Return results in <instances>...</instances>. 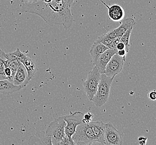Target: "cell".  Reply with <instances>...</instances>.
Wrapping results in <instances>:
<instances>
[{"label": "cell", "instance_id": "obj_1", "mask_svg": "<svg viewBox=\"0 0 156 145\" xmlns=\"http://www.w3.org/2000/svg\"><path fill=\"white\" fill-rule=\"evenodd\" d=\"M22 11L37 15L50 25H62L66 30L71 28L73 22L67 0H52L50 2L39 0L35 3H22Z\"/></svg>", "mask_w": 156, "mask_h": 145}, {"label": "cell", "instance_id": "obj_2", "mask_svg": "<svg viewBox=\"0 0 156 145\" xmlns=\"http://www.w3.org/2000/svg\"><path fill=\"white\" fill-rule=\"evenodd\" d=\"M113 79L105 74H101L97 91L92 100L97 107L102 106L108 101Z\"/></svg>", "mask_w": 156, "mask_h": 145}, {"label": "cell", "instance_id": "obj_3", "mask_svg": "<svg viewBox=\"0 0 156 145\" xmlns=\"http://www.w3.org/2000/svg\"><path fill=\"white\" fill-rule=\"evenodd\" d=\"M72 139L76 145L98 144L94 136L89 123H81L76 128Z\"/></svg>", "mask_w": 156, "mask_h": 145}, {"label": "cell", "instance_id": "obj_4", "mask_svg": "<svg viewBox=\"0 0 156 145\" xmlns=\"http://www.w3.org/2000/svg\"><path fill=\"white\" fill-rule=\"evenodd\" d=\"M66 125V121L64 120L63 116L55 118L48 125L46 132L51 137L53 145H58L65 136V128Z\"/></svg>", "mask_w": 156, "mask_h": 145}, {"label": "cell", "instance_id": "obj_5", "mask_svg": "<svg viewBox=\"0 0 156 145\" xmlns=\"http://www.w3.org/2000/svg\"><path fill=\"white\" fill-rule=\"evenodd\" d=\"M101 74L100 70L97 66H94L88 72L86 80L83 84L84 91L90 101H92L97 91Z\"/></svg>", "mask_w": 156, "mask_h": 145}, {"label": "cell", "instance_id": "obj_6", "mask_svg": "<svg viewBox=\"0 0 156 145\" xmlns=\"http://www.w3.org/2000/svg\"><path fill=\"white\" fill-rule=\"evenodd\" d=\"M69 114L63 116L66 121V125L65 128V132L66 136L72 137L75 133L77 127L82 123V119L84 113L80 111H77L74 113L69 112Z\"/></svg>", "mask_w": 156, "mask_h": 145}, {"label": "cell", "instance_id": "obj_7", "mask_svg": "<svg viewBox=\"0 0 156 145\" xmlns=\"http://www.w3.org/2000/svg\"><path fill=\"white\" fill-rule=\"evenodd\" d=\"M126 58L121 57L117 53L115 54L107 64L104 74L111 78H115V76L122 72Z\"/></svg>", "mask_w": 156, "mask_h": 145}, {"label": "cell", "instance_id": "obj_8", "mask_svg": "<svg viewBox=\"0 0 156 145\" xmlns=\"http://www.w3.org/2000/svg\"><path fill=\"white\" fill-rule=\"evenodd\" d=\"M104 138L105 145H121L123 143L121 133L111 123H106Z\"/></svg>", "mask_w": 156, "mask_h": 145}, {"label": "cell", "instance_id": "obj_9", "mask_svg": "<svg viewBox=\"0 0 156 145\" xmlns=\"http://www.w3.org/2000/svg\"><path fill=\"white\" fill-rule=\"evenodd\" d=\"M89 124L97 143L98 144L105 145L104 136L106 123H104L102 121H91Z\"/></svg>", "mask_w": 156, "mask_h": 145}, {"label": "cell", "instance_id": "obj_10", "mask_svg": "<svg viewBox=\"0 0 156 145\" xmlns=\"http://www.w3.org/2000/svg\"><path fill=\"white\" fill-rule=\"evenodd\" d=\"M30 81V79L28 78L27 70L24 65L21 64L15 74L13 83L14 85L19 86L21 88H23L28 84Z\"/></svg>", "mask_w": 156, "mask_h": 145}, {"label": "cell", "instance_id": "obj_11", "mask_svg": "<svg viewBox=\"0 0 156 145\" xmlns=\"http://www.w3.org/2000/svg\"><path fill=\"white\" fill-rule=\"evenodd\" d=\"M117 49H108L101 54L98 59L96 63L94 64L95 66H97L100 70L101 74H104L107 64L115 54L117 53Z\"/></svg>", "mask_w": 156, "mask_h": 145}, {"label": "cell", "instance_id": "obj_12", "mask_svg": "<svg viewBox=\"0 0 156 145\" xmlns=\"http://www.w3.org/2000/svg\"><path fill=\"white\" fill-rule=\"evenodd\" d=\"M28 145H53L52 138L48 135L46 131H38L31 136L28 141Z\"/></svg>", "mask_w": 156, "mask_h": 145}, {"label": "cell", "instance_id": "obj_13", "mask_svg": "<svg viewBox=\"0 0 156 145\" xmlns=\"http://www.w3.org/2000/svg\"><path fill=\"white\" fill-rule=\"evenodd\" d=\"M102 3L104 4L108 9V16L109 19L113 21L118 22L122 21L125 17V11L122 6L119 5H113L109 6L103 2L102 0H100Z\"/></svg>", "mask_w": 156, "mask_h": 145}, {"label": "cell", "instance_id": "obj_14", "mask_svg": "<svg viewBox=\"0 0 156 145\" xmlns=\"http://www.w3.org/2000/svg\"><path fill=\"white\" fill-rule=\"evenodd\" d=\"M19 86L14 85L13 83L7 79L0 80V93L3 95H12L21 89Z\"/></svg>", "mask_w": 156, "mask_h": 145}, {"label": "cell", "instance_id": "obj_15", "mask_svg": "<svg viewBox=\"0 0 156 145\" xmlns=\"http://www.w3.org/2000/svg\"><path fill=\"white\" fill-rule=\"evenodd\" d=\"M107 49H108V47L103 44L97 41L94 43L90 50V54L92 57L94 65L96 63L100 55Z\"/></svg>", "mask_w": 156, "mask_h": 145}, {"label": "cell", "instance_id": "obj_16", "mask_svg": "<svg viewBox=\"0 0 156 145\" xmlns=\"http://www.w3.org/2000/svg\"><path fill=\"white\" fill-rule=\"evenodd\" d=\"M19 60L25 66L27 72L28 78L31 80L37 71V68L34 60H32L31 58L26 55Z\"/></svg>", "mask_w": 156, "mask_h": 145}, {"label": "cell", "instance_id": "obj_17", "mask_svg": "<svg viewBox=\"0 0 156 145\" xmlns=\"http://www.w3.org/2000/svg\"><path fill=\"white\" fill-rule=\"evenodd\" d=\"M136 22L132 18L122 20L121 21V25L119 28H115V32L117 35V37L121 38L122 35L125 34L126 32L132 28H133L135 25Z\"/></svg>", "mask_w": 156, "mask_h": 145}, {"label": "cell", "instance_id": "obj_18", "mask_svg": "<svg viewBox=\"0 0 156 145\" xmlns=\"http://www.w3.org/2000/svg\"><path fill=\"white\" fill-rule=\"evenodd\" d=\"M132 29H133V28L128 29V30L123 35H122L121 38V39H120V41L125 44V50H126L127 53L129 50V47H130L129 38H130V36L131 34Z\"/></svg>", "mask_w": 156, "mask_h": 145}, {"label": "cell", "instance_id": "obj_19", "mask_svg": "<svg viewBox=\"0 0 156 145\" xmlns=\"http://www.w3.org/2000/svg\"><path fill=\"white\" fill-rule=\"evenodd\" d=\"M114 39L108 38V37H107L105 35V34H103V35H101V36L97 38V40H96V41L101 43L103 44L106 45V46L108 47V46H109V45L112 42L113 40Z\"/></svg>", "mask_w": 156, "mask_h": 145}, {"label": "cell", "instance_id": "obj_20", "mask_svg": "<svg viewBox=\"0 0 156 145\" xmlns=\"http://www.w3.org/2000/svg\"><path fill=\"white\" fill-rule=\"evenodd\" d=\"M58 145H76V144L72 137L66 136L65 135L61 142H59Z\"/></svg>", "mask_w": 156, "mask_h": 145}, {"label": "cell", "instance_id": "obj_21", "mask_svg": "<svg viewBox=\"0 0 156 145\" xmlns=\"http://www.w3.org/2000/svg\"><path fill=\"white\" fill-rule=\"evenodd\" d=\"M94 116L93 114L90 112H87L83 114V117L82 119V123H89L92 121Z\"/></svg>", "mask_w": 156, "mask_h": 145}, {"label": "cell", "instance_id": "obj_22", "mask_svg": "<svg viewBox=\"0 0 156 145\" xmlns=\"http://www.w3.org/2000/svg\"><path fill=\"white\" fill-rule=\"evenodd\" d=\"M5 64L1 60H0V80L7 79L6 76H5Z\"/></svg>", "mask_w": 156, "mask_h": 145}, {"label": "cell", "instance_id": "obj_23", "mask_svg": "<svg viewBox=\"0 0 156 145\" xmlns=\"http://www.w3.org/2000/svg\"><path fill=\"white\" fill-rule=\"evenodd\" d=\"M10 54H12L13 55H14V56L17 57V58L19 59V60L22 59V58H23L26 55L23 53H22L21 51L20 50V49H19V48H17L15 51L12 52V53H10Z\"/></svg>", "mask_w": 156, "mask_h": 145}, {"label": "cell", "instance_id": "obj_24", "mask_svg": "<svg viewBox=\"0 0 156 145\" xmlns=\"http://www.w3.org/2000/svg\"><path fill=\"white\" fill-rule=\"evenodd\" d=\"M120 39H121V38H119V37L115 38L113 40L112 42L109 45V46H108V49H116L117 45L119 44V42L120 41Z\"/></svg>", "mask_w": 156, "mask_h": 145}, {"label": "cell", "instance_id": "obj_25", "mask_svg": "<svg viewBox=\"0 0 156 145\" xmlns=\"http://www.w3.org/2000/svg\"><path fill=\"white\" fill-rule=\"evenodd\" d=\"M105 35H106L107 37L111 38V39H113L117 38V34H116V32H115V29L109 31V32H107L106 34H105Z\"/></svg>", "mask_w": 156, "mask_h": 145}, {"label": "cell", "instance_id": "obj_26", "mask_svg": "<svg viewBox=\"0 0 156 145\" xmlns=\"http://www.w3.org/2000/svg\"><path fill=\"white\" fill-rule=\"evenodd\" d=\"M138 143L140 145H145L147 142V138L144 136H140L138 138Z\"/></svg>", "mask_w": 156, "mask_h": 145}, {"label": "cell", "instance_id": "obj_27", "mask_svg": "<svg viewBox=\"0 0 156 145\" xmlns=\"http://www.w3.org/2000/svg\"><path fill=\"white\" fill-rule=\"evenodd\" d=\"M148 96L151 100L156 101V91L153 90L150 91L148 95Z\"/></svg>", "mask_w": 156, "mask_h": 145}, {"label": "cell", "instance_id": "obj_28", "mask_svg": "<svg viewBox=\"0 0 156 145\" xmlns=\"http://www.w3.org/2000/svg\"><path fill=\"white\" fill-rule=\"evenodd\" d=\"M127 54V51L125 50V49H123V50H118L117 51V54L121 56V57H124L126 58V55Z\"/></svg>", "mask_w": 156, "mask_h": 145}, {"label": "cell", "instance_id": "obj_29", "mask_svg": "<svg viewBox=\"0 0 156 145\" xmlns=\"http://www.w3.org/2000/svg\"><path fill=\"white\" fill-rule=\"evenodd\" d=\"M116 49H117V50H123V49H125V45L123 43L119 41V44L117 46Z\"/></svg>", "mask_w": 156, "mask_h": 145}, {"label": "cell", "instance_id": "obj_30", "mask_svg": "<svg viewBox=\"0 0 156 145\" xmlns=\"http://www.w3.org/2000/svg\"><path fill=\"white\" fill-rule=\"evenodd\" d=\"M22 3L27 4V3H35L39 0H20Z\"/></svg>", "mask_w": 156, "mask_h": 145}]
</instances>
